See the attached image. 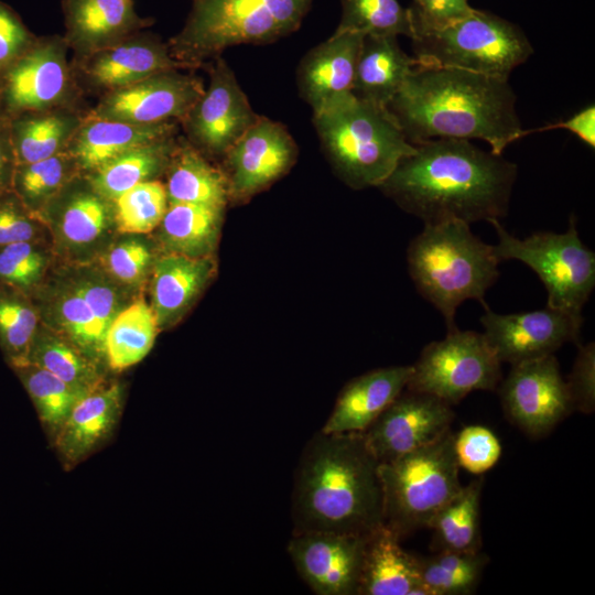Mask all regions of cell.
I'll use <instances>...</instances> for the list:
<instances>
[{
    "label": "cell",
    "mask_w": 595,
    "mask_h": 595,
    "mask_svg": "<svg viewBox=\"0 0 595 595\" xmlns=\"http://www.w3.org/2000/svg\"><path fill=\"white\" fill-rule=\"evenodd\" d=\"M517 174L502 154L440 138L414 144L378 187L424 225L472 224L507 216Z\"/></svg>",
    "instance_id": "1"
},
{
    "label": "cell",
    "mask_w": 595,
    "mask_h": 595,
    "mask_svg": "<svg viewBox=\"0 0 595 595\" xmlns=\"http://www.w3.org/2000/svg\"><path fill=\"white\" fill-rule=\"evenodd\" d=\"M386 108L413 145L479 139L502 154L526 137L508 79L465 69L415 65Z\"/></svg>",
    "instance_id": "2"
},
{
    "label": "cell",
    "mask_w": 595,
    "mask_h": 595,
    "mask_svg": "<svg viewBox=\"0 0 595 595\" xmlns=\"http://www.w3.org/2000/svg\"><path fill=\"white\" fill-rule=\"evenodd\" d=\"M379 464L363 432L314 435L294 477L293 533L368 537L382 526Z\"/></svg>",
    "instance_id": "3"
},
{
    "label": "cell",
    "mask_w": 595,
    "mask_h": 595,
    "mask_svg": "<svg viewBox=\"0 0 595 595\" xmlns=\"http://www.w3.org/2000/svg\"><path fill=\"white\" fill-rule=\"evenodd\" d=\"M407 260L418 292L443 315L447 331L457 327L455 314L464 301L488 307L485 294L499 278L501 262L494 246L459 220L424 225L410 242Z\"/></svg>",
    "instance_id": "4"
},
{
    "label": "cell",
    "mask_w": 595,
    "mask_h": 595,
    "mask_svg": "<svg viewBox=\"0 0 595 595\" xmlns=\"http://www.w3.org/2000/svg\"><path fill=\"white\" fill-rule=\"evenodd\" d=\"M327 159L353 188L379 186L414 151L386 107L353 93L313 113Z\"/></svg>",
    "instance_id": "5"
},
{
    "label": "cell",
    "mask_w": 595,
    "mask_h": 595,
    "mask_svg": "<svg viewBox=\"0 0 595 595\" xmlns=\"http://www.w3.org/2000/svg\"><path fill=\"white\" fill-rule=\"evenodd\" d=\"M172 56L187 67L215 60L232 46L273 43L298 31L314 0H192Z\"/></svg>",
    "instance_id": "6"
},
{
    "label": "cell",
    "mask_w": 595,
    "mask_h": 595,
    "mask_svg": "<svg viewBox=\"0 0 595 595\" xmlns=\"http://www.w3.org/2000/svg\"><path fill=\"white\" fill-rule=\"evenodd\" d=\"M454 439L450 429L434 442L379 464L382 524L400 539L428 529L463 487Z\"/></svg>",
    "instance_id": "7"
},
{
    "label": "cell",
    "mask_w": 595,
    "mask_h": 595,
    "mask_svg": "<svg viewBox=\"0 0 595 595\" xmlns=\"http://www.w3.org/2000/svg\"><path fill=\"white\" fill-rule=\"evenodd\" d=\"M411 40L420 66L458 68L506 79L533 53L518 26L476 9L450 26Z\"/></svg>",
    "instance_id": "8"
},
{
    "label": "cell",
    "mask_w": 595,
    "mask_h": 595,
    "mask_svg": "<svg viewBox=\"0 0 595 595\" xmlns=\"http://www.w3.org/2000/svg\"><path fill=\"white\" fill-rule=\"evenodd\" d=\"M488 223L497 232L494 248L500 261L523 262L544 284L548 306L582 315L595 288V253L582 242L573 215L565 232L537 231L523 239L509 234L498 219Z\"/></svg>",
    "instance_id": "9"
},
{
    "label": "cell",
    "mask_w": 595,
    "mask_h": 595,
    "mask_svg": "<svg viewBox=\"0 0 595 595\" xmlns=\"http://www.w3.org/2000/svg\"><path fill=\"white\" fill-rule=\"evenodd\" d=\"M501 379V363L484 334L456 327L422 349L405 389L454 405L472 391L495 390Z\"/></svg>",
    "instance_id": "10"
},
{
    "label": "cell",
    "mask_w": 595,
    "mask_h": 595,
    "mask_svg": "<svg viewBox=\"0 0 595 595\" xmlns=\"http://www.w3.org/2000/svg\"><path fill=\"white\" fill-rule=\"evenodd\" d=\"M499 396L507 418L534 437L547 435L573 412L554 354L512 365Z\"/></svg>",
    "instance_id": "11"
},
{
    "label": "cell",
    "mask_w": 595,
    "mask_h": 595,
    "mask_svg": "<svg viewBox=\"0 0 595 595\" xmlns=\"http://www.w3.org/2000/svg\"><path fill=\"white\" fill-rule=\"evenodd\" d=\"M207 89L182 119L193 147L224 158L232 144L259 118L227 62L214 60Z\"/></svg>",
    "instance_id": "12"
},
{
    "label": "cell",
    "mask_w": 595,
    "mask_h": 595,
    "mask_svg": "<svg viewBox=\"0 0 595 595\" xmlns=\"http://www.w3.org/2000/svg\"><path fill=\"white\" fill-rule=\"evenodd\" d=\"M484 336L500 363L511 366L554 354L566 343L580 344L582 315L550 307L480 317Z\"/></svg>",
    "instance_id": "13"
},
{
    "label": "cell",
    "mask_w": 595,
    "mask_h": 595,
    "mask_svg": "<svg viewBox=\"0 0 595 595\" xmlns=\"http://www.w3.org/2000/svg\"><path fill=\"white\" fill-rule=\"evenodd\" d=\"M454 418L445 401L404 389L363 433L375 457L383 463L434 442L451 429Z\"/></svg>",
    "instance_id": "14"
},
{
    "label": "cell",
    "mask_w": 595,
    "mask_h": 595,
    "mask_svg": "<svg viewBox=\"0 0 595 595\" xmlns=\"http://www.w3.org/2000/svg\"><path fill=\"white\" fill-rule=\"evenodd\" d=\"M298 145L284 125L259 118L224 155L229 201L245 202L286 173Z\"/></svg>",
    "instance_id": "15"
},
{
    "label": "cell",
    "mask_w": 595,
    "mask_h": 595,
    "mask_svg": "<svg viewBox=\"0 0 595 595\" xmlns=\"http://www.w3.org/2000/svg\"><path fill=\"white\" fill-rule=\"evenodd\" d=\"M199 78L172 69L110 90L90 118L151 125L183 119L204 93Z\"/></svg>",
    "instance_id": "16"
},
{
    "label": "cell",
    "mask_w": 595,
    "mask_h": 595,
    "mask_svg": "<svg viewBox=\"0 0 595 595\" xmlns=\"http://www.w3.org/2000/svg\"><path fill=\"white\" fill-rule=\"evenodd\" d=\"M366 539L328 531L293 533L288 552L315 594L357 595Z\"/></svg>",
    "instance_id": "17"
},
{
    "label": "cell",
    "mask_w": 595,
    "mask_h": 595,
    "mask_svg": "<svg viewBox=\"0 0 595 595\" xmlns=\"http://www.w3.org/2000/svg\"><path fill=\"white\" fill-rule=\"evenodd\" d=\"M364 36L355 32L335 31L300 61L296 86L300 97L312 108L313 113L351 94Z\"/></svg>",
    "instance_id": "18"
},
{
    "label": "cell",
    "mask_w": 595,
    "mask_h": 595,
    "mask_svg": "<svg viewBox=\"0 0 595 595\" xmlns=\"http://www.w3.org/2000/svg\"><path fill=\"white\" fill-rule=\"evenodd\" d=\"M63 11L67 41L89 54L151 24L137 13L133 0H63Z\"/></svg>",
    "instance_id": "19"
},
{
    "label": "cell",
    "mask_w": 595,
    "mask_h": 595,
    "mask_svg": "<svg viewBox=\"0 0 595 595\" xmlns=\"http://www.w3.org/2000/svg\"><path fill=\"white\" fill-rule=\"evenodd\" d=\"M412 366L379 368L348 382L342 390L324 433L364 432L405 389Z\"/></svg>",
    "instance_id": "20"
},
{
    "label": "cell",
    "mask_w": 595,
    "mask_h": 595,
    "mask_svg": "<svg viewBox=\"0 0 595 595\" xmlns=\"http://www.w3.org/2000/svg\"><path fill=\"white\" fill-rule=\"evenodd\" d=\"M187 67L176 61L169 46L149 37H128L90 54L85 72L91 83L119 89L159 73Z\"/></svg>",
    "instance_id": "21"
},
{
    "label": "cell",
    "mask_w": 595,
    "mask_h": 595,
    "mask_svg": "<svg viewBox=\"0 0 595 595\" xmlns=\"http://www.w3.org/2000/svg\"><path fill=\"white\" fill-rule=\"evenodd\" d=\"M415 65L416 60L400 47L398 36L365 35L351 93L359 99L386 107Z\"/></svg>",
    "instance_id": "22"
},
{
    "label": "cell",
    "mask_w": 595,
    "mask_h": 595,
    "mask_svg": "<svg viewBox=\"0 0 595 595\" xmlns=\"http://www.w3.org/2000/svg\"><path fill=\"white\" fill-rule=\"evenodd\" d=\"M400 540L383 524L367 537L357 595H411L421 583L419 559Z\"/></svg>",
    "instance_id": "23"
},
{
    "label": "cell",
    "mask_w": 595,
    "mask_h": 595,
    "mask_svg": "<svg viewBox=\"0 0 595 595\" xmlns=\"http://www.w3.org/2000/svg\"><path fill=\"white\" fill-rule=\"evenodd\" d=\"M67 87L61 45L47 41L23 56L8 73V98L19 109H42L60 100Z\"/></svg>",
    "instance_id": "24"
},
{
    "label": "cell",
    "mask_w": 595,
    "mask_h": 595,
    "mask_svg": "<svg viewBox=\"0 0 595 595\" xmlns=\"http://www.w3.org/2000/svg\"><path fill=\"white\" fill-rule=\"evenodd\" d=\"M207 257L170 252L155 266L152 281L153 311L159 326L173 324L190 307L214 272Z\"/></svg>",
    "instance_id": "25"
},
{
    "label": "cell",
    "mask_w": 595,
    "mask_h": 595,
    "mask_svg": "<svg viewBox=\"0 0 595 595\" xmlns=\"http://www.w3.org/2000/svg\"><path fill=\"white\" fill-rule=\"evenodd\" d=\"M175 131L173 121L138 125L89 118L77 133L74 155L82 167L95 171L127 151L174 137Z\"/></svg>",
    "instance_id": "26"
},
{
    "label": "cell",
    "mask_w": 595,
    "mask_h": 595,
    "mask_svg": "<svg viewBox=\"0 0 595 595\" xmlns=\"http://www.w3.org/2000/svg\"><path fill=\"white\" fill-rule=\"evenodd\" d=\"M120 388H97L83 397L57 430L56 446L67 464L88 455L116 424L120 411Z\"/></svg>",
    "instance_id": "27"
},
{
    "label": "cell",
    "mask_w": 595,
    "mask_h": 595,
    "mask_svg": "<svg viewBox=\"0 0 595 595\" xmlns=\"http://www.w3.org/2000/svg\"><path fill=\"white\" fill-rule=\"evenodd\" d=\"M167 167L169 204L226 207L229 195L224 171L212 165L193 145H176Z\"/></svg>",
    "instance_id": "28"
},
{
    "label": "cell",
    "mask_w": 595,
    "mask_h": 595,
    "mask_svg": "<svg viewBox=\"0 0 595 595\" xmlns=\"http://www.w3.org/2000/svg\"><path fill=\"white\" fill-rule=\"evenodd\" d=\"M484 477L463 486L432 519V552L475 553L482 548L480 496Z\"/></svg>",
    "instance_id": "29"
},
{
    "label": "cell",
    "mask_w": 595,
    "mask_h": 595,
    "mask_svg": "<svg viewBox=\"0 0 595 595\" xmlns=\"http://www.w3.org/2000/svg\"><path fill=\"white\" fill-rule=\"evenodd\" d=\"M225 208L199 204H169L161 221L163 241L171 252L207 257L218 239Z\"/></svg>",
    "instance_id": "30"
},
{
    "label": "cell",
    "mask_w": 595,
    "mask_h": 595,
    "mask_svg": "<svg viewBox=\"0 0 595 595\" xmlns=\"http://www.w3.org/2000/svg\"><path fill=\"white\" fill-rule=\"evenodd\" d=\"M173 137L127 151L96 169L91 184L98 195L116 199L169 166L176 148Z\"/></svg>",
    "instance_id": "31"
},
{
    "label": "cell",
    "mask_w": 595,
    "mask_h": 595,
    "mask_svg": "<svg viewBox=\"0 0 595 595\" xmlns=\"http://www.w3.org/2000/svg\"><path fill=\"white\" fill-rule=\"evenodd\" d=\"M158 327L153 309L143 301L119 311L104 340V354L110 368L122 370L141 361L154 344Z\"/></svg>",
    "instance_id": "32"
},
{
    "label": "cell",
    "mask_w": 595,
    "mask_h": 595,
    "mask_svg": "<svg viewBox=\"0 0 595 595\" xmlns=\"http://www.w3.org/2000/svg\"><path fill=\"white\" fill-rule=\"evenodd\" d=\"M421 583L434 595H468L475 592L488 556L484 553L433 552L419 558Z\"/></svg>",
    "instance_id": "33"
},
{
    "label": "cell",
    "mask_w": 595,
    "mask_h": 595,
    "mask_svg": "<svg viewBox=\"0 0 595 595\" xmlns=\"http://www.w3.org/2000/svg\"><path fill=\"white\" fill-rule=\"evenodd\" d=\"M342 14L336 32L364 35L412 37L409 9L398 0H340Z\"/></svg>",
    "instance_id": "34"
},
{
    "label": "cell",
    "mask_w": 595,
    "mask_h": 595,
    "mask_svg": "<svg viewBox=\"0 0 595 595\" xmlns=\"http://www.w3.org/2000/svg\"><path fill=\"white\" fill-rule=\"evenodd\" d=\"M26 364L50 371L83 393L99 388V377L93 364L80 351L57 338H34Z\"/></svg>",
    "instance_id": "35"
},
{
    "label": "cell",
    "mask_w": 595,
    "mask_h": 595,
    "mask_svg": "<svg viewBox=\"0 0 595 595\" xmlns=\"http://www.w3.org/2000/svg\"><path fill=\"white\" fill-rule=\"evenodd\" d=\"M15 368L21 371V378L41 420L56 431L66 421L76 403L86 396L35 365L25 364Z\"/></svg>",
    "instance_id": "36"
},
{
    "label": "cell",
    "mask_w": 595,
    "mask_h": 595,
    "mask_svg": "<svg viewBox=\"0 0 595 595\" xmlns=\"http://www.w3.org/2000/svg\"><path fill=\"white\" fill-rule=\"evenodd\" d=\"M118 228L127 234H147L158 227L167 209L165 186L159 181L141 182L115 199Z\"/></svg>",
    "instance_id": "37"
},
{
    "label": "cell",
    "mask_w": 595,
    "mask_h": 595,
    "mask_svg": "<svg viewBox=\"0 0 595 595\" xmlns=\"http://www.w3.org/2000/svg\"><path fill=\"white\" fill-rule=\"evenodd\" d=\"M36 314L13 292L0 290V343L14 367L26 364L35 338Z\"/></svg>",
    "instance_id": "38"
},
{
    "label": "cell",
    "mask_w": 595,
    "mask_h": 595,
    "mask_svg": "<svg viewBox=\"0 0 595 595\" xmlns=\"http://www.w3.org/2000/svg\"><path fill=\"white\" fill-rule=\"evenodd\" d=\"M68 117L50 115L23 121L18 127L17 148L25 164L56 154L73 131Z\"/></svg>",
    "instance_id": "39"
},
{
    "label": "cell",
    "mask_w": 595,
    "mask_h": 595,
    "mask_svg": "<svg viewBox=\"0 0 595 595\" xmlns=\"http://www.w3.org/2000/svg\"><path fill=\"white\" fill-rule=\"evenodd\" d=\"M108 210L97 195L80 194L67 205L62 217V231L72 244L86 245L96 240L106 229Z\"/></svg>",
    "instance_id": "40"
},
{
    "label": "cell",
    "mask_w": 595,
    "mask_h": 595,
    "mask_svg": "<svg viewBox=\"0 0 595 595\" xmlns=\"http://www.w3.org/2000/svg\"><path fill=\"white\" fill-rule=\"evenodd\" d=\"M60 318L73 340L89 353L104 351L105 337L100 333L93 310L77 285L63 294Z\"/></svg>",
    "instance_id": "41"
},
{
    "label": "cell",
    "mask_w": 595,
    "mask_h": 595,
    "mask_svg": "<svg viewBox=\"0 0 595 595\" xmlns=\"http://www.w3.org/2000/svg\"><path fill=\"white\" fill-rule=\"evenodd\" d=\"M454 450L459 467L475 475L494 467L502 452L497 436L482 425H468L455 434Z\"/></svg>",
    "instance_id": "42"
},
{
    "label": "cell",
    "mask_w": 595,
    "mask_h": 595,
    "mask_svg": "<svg viewBox=\"0 0 595 595\" xmlns=\"http://www.w3.org/2000/svg\"><path fill=\"white\" fill-rule=\"evenodd\" d=\"M45 266L44 256L31 241L0 246V282L28 289L37 282Z\"/></svg>",
    "instance_id": "43"
},
{
    "label": "cell",
    "mask_w": 595,
    "mask_h": 595,
    "mask_svg": "<svg viewBox=\"0 0 595 595\" xmlns=\"http://www.w3.org/2000/svg\"><path fill=\"white\" fill-rule=\"evenodd\" d=\"M409 9L413 39L450 26L472 14L468 0H413Z\"/></svg>",
    "instance_id": "44"
},
{
    "label": "cell",
    "mask_w": 595,
    "mask_h": 595,
    "mask_svg": "<svg viewBox=\"0 0 595 595\" xmlns=\"http://www.w3.org/2000/svg\"><path fill=\"white\" fill-rule=\"evenodd\" d=\"M578 350L566 387L573 411L591 414L595 410V344H577Z\"/></svg>",
    "instance_id": "45"
},
{
    "label": "cell",
    "mask_w": 595,
    "mask_h": 595,
    "mask_svg": "<svg viewBox=\"0 0 595 595\" xmlns=\"http://www.w3.org/2000/svg\"><path fill=\"white\" fill-rule=\"evenodd\" d=\"M20 175L22 193L30 199L47 196L63 182L66 163L60 155L25 164Z\"/></svg>",
    "instance_id": "46"
},
{
    "label": "cell",
    "mask_w": 595,
    "mask_h": 595,
    "mask_svg": "<svg viewBox=\"0 0 595 595\" xmlns=\"http://www.w3.org/2000/svg\"><path fill=\"white\" fill-rule=\"evenodd\" d=\"M151 261L149 248L138 240H127L112 247L107 255L109 271L123 282H137Z\"/></svg>",
    "instance_id": "47"
},
{
    "label": "cell",
    "mask_w": 595,
    "mask_h": 595,
    "mask_svg": "<svg viewBox=\"0 0 595 595\" xmlns=\"http://www.w3.org/2000/svg\"><path fill=\"white\" fill-rule=\"evenodd\" d=\"M90 305L100 333L106 332L118 313L117 294L110 285L100 281H84L77 285Z\"/></svg>",
    "instance_id": "48"
},
{
    "label": "cell",
    "mask_w": 595,
    "mask_h": 595,
    "mask_svg": "<svg viewBox=\"0 0 595 595\" xmlns=\"http://www.w3.org/2000/svg\"><path fill=\"white\" fill-rule=\"evenodd\" d=\"M28 42L29 33L22 22L0 2V64L13 60Z\"/></svg>",
    "instance_id": "49"
},
{
    "label": "cell",
    "mask_w": 595,
    "mask_h": 595,
    "mask_svg": "<svg viewBox=\"0 0 595 595\" xmlns=\"http://www.w3.org/2000/svg\"><path fill=\"white\" fill-rule=\"evenodd\" d=\"M35 229L33 224L14 207L0 206V246L31 241Z\"/></svg>",
    "instance_id": "50"
},
{
    "label": "cell",
    "mask_w": 595,
    "mask_h": 595,
    "mask_svg": "<svg viewBox=\"0 0 595 595\" xmlns=\"http://www.w3.org/2000/svg\"><path fill=\"white\" fill-rule=\"evenodd\" d=\"M566 129L576 134L583 142L594 149L595 147V108L594 105H589L586 108L580 110L574 116L570 117L565 121H561L554 125L543 127L542 129L524 130V136L542 130L549 129Z\"/></svg>",
    "instance_id": "51"
},
{
    "label": "cell",
    "mask_w": 595,
    "mask_h": 595,
    "mask_svg": "<svg viewBox=\"0 0 595 595\" xmlns=\"http://www.w3.org/2000/svg\"><path fill=\"white\" fill-rule=\"evenodd\" d=\"M3 166H4V155H3V151L0 144V182H1L2 173H3Z\"/></svg>",
    "instance_id": "52"
}]
</instances>
